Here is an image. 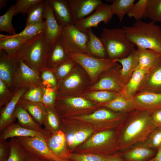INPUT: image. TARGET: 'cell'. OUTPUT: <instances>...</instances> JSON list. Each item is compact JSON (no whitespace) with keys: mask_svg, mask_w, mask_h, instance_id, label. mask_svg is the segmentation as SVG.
I'll list each match as a JSON object with an SVG mask.
<instances>
[{"mask_svg":"<svg viewBox=\"0 0 161 161\" xmlns=\"http://www.w3.org/2000/svg\"><path fill=\"white\" fill-rule=\"evenodd\" d=\"M152 112L137 109L126 114L115 133L117 143L121 152L144 143L157 128L151 118Z\"/></svg>","mask_w":161,"mask_h":161,"instance_id":"obj_1","label":"cell"},{"mask_svg":"<svg viewBox=\"0 0 161 161\" xmlns=\"http://www.w3.org/2000/svg\"><path fill=\"white\" fill-rule=\"evenodd\" d=\"M121 29L128 39L137 47L151 49L161 55V27L155 21L140 20Z\"/></svg>","mask_w":161,"mask_h":161,"instance_id":"obj_2","label":"cell"},{"mask_svg":"<svg viewBox=\"0 0 161 161\" xmlns=\"http://www.w3.org/2000/svg\"><path fill=\"white\" fill-rule=\"evenodd\" d=\"M51 47L46 40L44 31L24 44L17 55L26 65L40 73L47 68L46 62Z\"/></svg>","mask_w":161,"mask_h":161,"instance_id":"obj_3","label":"cell"},{"mask_svg":"<svg viewBox=\"0 0 161 161\" xmlns=\"http://www.w3.org/2000/svg\"><path fill=\"white\" fill-rule=\"evenodd\" d=\"M100 39L105 48L107 58L113 60L125 58L135 49L122 29L103 28Z\"/></svg>","mask_w":161,"mask_h":161,"instance_id":"obj_4","label":"cell"},{"mask_svg":"<svg viewBox=\"0 0 161 161\" xmlns=\"http://www.w3.org/2000/svg\"><path fill=\"white\" fill-rule=\"evenodd\" d=\"M87 74L78 64L65 78L59 81L56 89L59 97L80 96L88 90L91 83Z\"/></svg>","mask_w":161,"mask_h":161,"instance_id":"obj_5","label":"cell"},{"mask_svg":"<svg viewBox=\"0 0 161 161\" xmlns=\"http://www.w3.org/2000/svg\"><path fill=\"white\" fill-rule=\"evenodd\" d=\"M67 54L69 58L83 69L93 84L97 82L102 73L117 64L108 58H100L86 54L73 52Z\"/></svg>","mask_w":161,"mask_h":161,"instance_id":"obj_6","label":"cell"},{"mask_svg":"<svg viewBox=\"0 0 161 161\" xmlns=\"http://www.w3.org/2000/svg\"><path fill=\"white\" fill-rule=\"evenodd\" d=\"M89 39L88 34L81 32L74 24H72L62 27L58 40L67 53L73 52L90 55L86 47Z\"/></svg>","mask_w":161,"mask_h":161,"instance_id":"obj_7","label":"cell"},{"mask_svg":"<svg viewBox=\"0 0 161 161\" xmlns=\"http://www.w3.org/2000/svg\"><path fill=\"white\" fill-rule=\"evenodd\" d=\"M97 106L94 103L81 96H57L54 108L60 117L64 118L69 116L73 109L91 110Z\"/></svg>","mask_w":161,"mask_h":161,"instance_id":"obj_8","label":"cell"},{"mask_svg":"<svg viewBox=\"0 0 161 161\" xmlns=\"http://www.w3.org/2000/svg\"><path fill=\"white\" fill-rule=\"evenodd\" d=\"M121 66L117 64L114 66L103 72L101 77L95 84L91 85L88 90H104L122 92L124 84L120 75Z\"/></svg>","mask_w":161,"mask_h":161,"instance_id":"obj_9","label":"cell"},{"mask_svg":"<svg viewBox=\"0 0 161 161\" xmlns=\"http://www.w3.org/2000/svg\"><path fill=\"white\" fill-rule=\"evenodd\" d=\"M25 150L40 157L50 161L65 160L55 155L48 147L44 138L41 137H16Z\"/></svg>","mask_w":161,"mask_h":161,"instance_id":"obj_10","label":"cell"},{"mask_svg":"<svg viewBox=\"0 0 161 161\" xmlns=\"http://www.w3.org/2000/svg\"><path fill=\"white\" fill-rule=\"evenodd\" d=\"M41 85H42L40 73L30 68L19 58L15 78L14 91Z\"/></svg>","mask_w":161,"mask_h":161,"instance_id":"obj_11","label":"cell"},{"mask_svg":"<svg viewBox=\"0 0 161 161\" xmlns=\"http://www.w3.org/2000/svg\"><path fill=\"white\" fill-rule=\"evenodd\" d=\"M113 14L110 4L103 3L90 16L75 22L74 25L81 32L88 34L89 30L92 27H98V24L103 22L108 23L112 18Z\"/></svg>","mask_w":161,"mask_h":161,"instance_id":"obj_12","label":"cell"},{"mask_svg":"<svg viewBox=\"0 0 161 161\" xmlns=\"http://www.w3.org/2000/svg\"><path fill=\"white\" fill-rule=\"evenodd\" d=\"M126 114L117 113L106 108L100 109L92 113L77 117L81 120L103 123L107 130L118 127Z\"/></svg>","mask_w":161,"mask_h":161,"instance_id":"obj_13","label":"cell"},{"mask_svg":"<svg viewBox=\"0 0 161 161\" xmlns=\"http://www.w3.org/2000/svg\"><path fill=\"white\" fill-rule=\"evenodd\" d=\"M19 57L9 56L3 50H0V79L12 92L14 91L15 76Z\"/></svg>","mask_w":161,"mask_h":161,"instance_id":"obj_14","label":"cell"},{"mask_svg":"<svg viewBox=\"0 0 161 161\" xmlns=\"http://www.w3.org/2000/svg\"><path fill=\"white\" fill-rule=\"evenodd\" d=\"M44 18L45 19V29L44 31L46 40L51 47L58 41L62 26L58 22L48 0H45Z\"/></svg>","mask_w":161,"mask_h":161,"instance_id":"obj_15","label":"cell"},{"mask_svg":"<svg viewBox=\"0 0 161 161\" xmlns=\"http://www.w3.org/2000/svg\"><path fill=\"white\" fill-rule=\"evenodd\" d=\"M50 151L59 158L69 160L71 155L67 149L65 133L61 129L52 134H48L44 138Z\"/></svg>","mask_w":161,"mask_h":161,"instance_id":"obj_16","label":"cell"},{"mask_svg":"<svg viewBox=\"0 0 161 161\" xmlns=\"http://www.w3.org/2000/svg\"><path fill=\"white\" fill-rule=\"evenodd\" d=\"M74 24L91 14L103 3L100 0H67Z\"/></svg>","mask_w":161,"mask_h":161,"instance_id":"obj_17","label":"cell"},{"mask_svg":"<svg viewBox=\"0 0 161 161\" xmlns=\"http://www.w3.org/2000/svg\"><path fill=\"white\" fill-rule=\"evenodd\" d=\"M161 93V55L145 75L139 91Z\"/></svg>","mask_w":161,"mask_h":161,"instance_id":"obj_18","label":"cell"},{"mask_svg":"<svg viewBox=\"0 0 161 161\" xmlns=\"http://www.w3.org/2000/svg\"><path fill=\"white\" fill-rule=\"evenodd\" d=\"M24 88L15 90L11 100L4 106L0 109V132L14 123L13 113L22 95L28 89Z\"/></svg>","mask_w":161,"mask_h":161,"instance_id":"obj_19","label":"cell"},{"mask_svg":"<svg viewBox=\"0 0 161 161\" xmlns=\"http://www.w3.org/2000/svg\"><path fill=\"white\" fill-rule=\"evenodd\" d=\"M157 152L143 143L121 152V154L124 161H148L154 157Z\"/></svg>","mask_w":161,"mask_h":161,"instance_id":"obj_20","label":"cell"},{"mask_svg":"<svg viewBox=\"0 0 161 161\" xmlns=\"http://www.w3.org/2000/svg\"><path fill=\"white\" fill-rule=\"evenodd\" d=\"M137 109L153 112L161 109V93L144 91L134 97Z\"/></svg>","mask_w":161,"mask_h":161,"instance_id":"obj_21","label":"cell"},{"mask_svg":"<svg viewBox=\"0 0 161 161\" xmlns=\"http://www.w3.org/2000/svg\"><path fill=\"white\" fill-rule=\"evenodd\" d=\"M100 105L114 112L125 114L137 109L133 97H127L122 92L113 100Z\"/></svg>","mask_w":161,"mask_h":161,"instance_id":"obj_22","label":"cell"},{"mask_svg":"<svg viewBox=\"0 0 161 161\" xmlns=\"http://www.w3.org/2000/svg\"><path fill=\"white\" fill-rule=\"evenodd\" d=\"M48 134L46 131L42 132L30 130L23 127L18 123H13L0 132V140H5L13 137L36 136L44 138Z\"/></svg>","mask_w":161,"mask_h":161,"instance_id":"obj_23","label":"cell"},{"mask_svg":"<svg viewBox=\"0 0 161 161\" xmlns=\"http://www.w3.org/2000/svg\"><path fill=\"white\" fill-rule=\"evenodd\" d=\"M56 19L63 27L74 24L67 0H48Z\"/></svg>","mask_w":161,"mask_h":161,"instance_id":"obj_24","label":"cell"},{"mask_svg":"<svg viewBox=\"0 0 161 161\" xmlns=\"http://www.w3.org/2000/svg\"><path fill=\"white\" fill-rule=\"evenodd\" d=\"M121 64L120 75L124 85L128 81L132 74L136 69L138 63V55L137 49H135L127 57L113 60Z\"/></svg>","mask_w":161,"mask_h":161,"instance_id":"obj_25","label":"cell"},{"mask_svg":"<svg viewBox=\"0 0 161 161\" xmlns=\"http://www.w3.org/2000/svg\"><path fill=\"white\" fill-rule=\"evenodd\" d=\"M33 37L24 38L0 34V50H4L10 57L16 56L21 47Z\"/></svg>","mask_w":161,"mask_h":161,"instance_id":"obj_26","label":"cell"},{"mask_svg":"<svg viewBox=\"0 0 161 161\" xmlns=\"http://www.w3.org/2000/svg\"><path fill=\"white\" fill-rule=\"evenodd\" d=\"M149 69L135 70L127 82L124 85L123 90L122 92L127 97H133L139 91L143 79Z\"/></svg>","mask_w":161,"mask_h":161,"instance_id":"obj_27","label":"cell"},{"mask_svg":"<svg viewBox=\"0 0 161 161\" xmlns=\"http://www.w3.org/2000/svg\"><path fill=\"white\" fill-rule=\"evenodd\" d=\"M69 58L64 49L58 40L51 47L46 60V68L53 70L58 64Z\"/></svg>","mask_w":161,"mask_h":161,"instance_id":"obj_28","label":"cell"},{"mask_svg":"<svg viewBox=\"0 0 161 161\" xmlns=\"http://www.w3.org/2000/svg\"><path fill=\"white\" fill-rule=\"evenodd\" d=\"M13 116L14 119H17L18 123L25 128L42 132L45 131L26 109L17 105L14 112Z\"/></svg>","mask_w":161,"mask_h":161,"instance_id":"obj_29","label":"cell"},{"mask_svg":"<svg viewBox=\"0 0 161 161\" xmlns=\"http://www.w3.org/2000/svg\"><path fill=\"white\" fill-rule=\"evenodd\" d=\"M17 105L26 109L41 126L43 125L46 113V107L41 102H31L21 98Z\"/></svg>","mask_w":161,"mask_h":161,"instance_id":"obj_30","label":"cell"},{"mask_svg":"<svg viewBox=\"0 0 161 161\" xmlns=\"http://www.w3.org/2000/svg\"><path fill=\"white\" fill-rule=\"evenodd\" d=\"M89 39L86 47L89 53L92 55L101 58H108L105 47L100 38L94 33L91 28L88 31Z\"/></svg>","mask_w":161,"mask_h":161,"instance_id":"obj_31","label":"cell"},{"mask_svg":"<svg viewBox=\"0 0 161 161\" xmlns=\"http://www.w3.org/2000/svg\"><path fill=\"white\" fill-rule=\"evenodd\" d=\"M120 92L104 90L89 91L87 90L80 96L94 103H99L100 105L113 100L120 95Z\"/></svg>","mask_w":161,"mask_h":161,"instance_id":"obj_32","label":"cell"},{"mask_svg":"<svg viewBox=\"0 0 161 161\" xmlns=\"http://www.w3.org/2000/svg\"><path fill=\"white\" fill-rule=\"evenodd\" d=\"M138 63L136 69H149L161 55L149 49L137 47Z\"/></svg>","mask_w":161,"mask_h":161,"instance_id":"obj_33","label":"cell"},{"mask_svg":"<svg viewBox=\"0 0 161 161\" xmlns=\"http://www.w3.org/2000/svg\"><path fill=\"white\" fill-rule=\"evenodd\" d=\"M60 116L54 108L46 107V113L43 125L47 132L52 134L60 130Z\"/></svg>","mask_w":161,"mask_h":161,"instance_id":"obj_34","label":"cell"},{"mask_svg":"<svg viewBox=\"0 0 161 161\" xmlns=\"http://www.w3.org/2000/svg\"><path fill=\"white\" fill-rule=\"evenodd\" d=\"M112 2L110 7L113 14L116 15L120 23L122 22L125 16L130 12L134 4L135 0H109Z\"/></svg>","mask_w":161,"mask_h":161,"instance_id":"obj_35","label":"cell"},{"mask_svg":"<svg viewBox=\"0 0 161 161\" xmlns=\"http://www.w3.org/2000/svg\"><path fill=\"white\" fill-rule=\"evenodd\" d=\"M45 5V0H41L34 4L27 13L25 27L42 22Z\"/></svg>","mask_w":161,"mask_h":161,"instance_id":"obj_36","label":"cell"},{"mask_svg":"<svg viewBox=\"0 0 161 161\" xmlns=\"http://www.w3.org/2000/svg\"><path fill=\"white\" fill-rule=\"evenodd\" d=\"M16 13L14 5L10 6L6 12L0 17V31L5 32L10 35L16 34L15 29L12 24V19Z\"/></svg>","mask_w":161,"mask_h":161,"instance_id":"obj_37","label":"cell"},{"mask_svg":"<svg viewBox=\"0 0 161 161\" xmlns=\"http://www.w3.org/2000/svg\"><path fill=\"white\" fill-rule=\"evenodd\" d=\"M9 142L10 151L7 161H24L26 157V151L16 138H11Z\"/></svg>","mask_w":161,"mask_h":161,"instance_id":"obj_38","label":"cell"},{"mask_svg":"<svg viewBox=\"0 0 161 161\" xmlns=\"http://www.w3.org/2000/svg\"><path fill=\"white\" fill-rule=\"evenodd\" d=\"M45 27V21H43L41 23L25 27L22 31L15 35H10L24 38H32L44 31Z\"/></svg>","mask_w":161,"mask_h":161,"instance_id":"obj_39","label":"cell"},{"mask_svg":"<svg viewBox=\"0 0 161 161\" xmlns=\"http://www.w3.org/2000/svg\"><path fill=\"white\" fill-rule=\"evenodd\" d=\"M77 64L70 58L57 65L53 69L58 82L66 77Z\"/></svg>","mask_w":161,"mask_h":161,"instance_id":"obj_40","label":"cell"},{"mask_svg":"<svg viewBox=\"0 0 161 161\" xmlns=\"http://www.w3.org/2000/svg\"><path fill=\"white\" fill-rule=\"evenodd\" d=\"M161 18V0H148L144 18H148L155 22Z\"/></svg>","mask_w":161,"mask_h":161,"instance_id":"obj_41","label":"cell"},{"mask_svg":"<svg viewBox=\"0 0 161 161\" xmlns=\"http://www.w3.org/2000/svg\"><path fill=\"white\" fill-rule=\"evenodd\" d=\"M40 76L44 88L57 89L58 80L54 70L46 68L40 73Z\"/></svg>","mask_w":161,"mask_h":161,"instance_id":"obj_42","label":"cell"},{"mask_svg":"<svg viewBox=\"0 0 161 161\" xmlns=\"http://www.w3.org/2000/svg\"><path fill=\"white\" fill-rule=\"evenodd\" d=\"M44 87L39 85L28 89L22 95L21 99L34 102H42Z\"/></svg>","mask_w":161,"mask_h":161,"instance_id":"obj_43","label":"cell"},{"mask_svg":"<svg viewBox=\"0 0 161 161\" xmlns=\"http://www.w3.org/2000/svg\"><path fill=\"white\" fill-rule=\"evenodd\" d=\"M148 0H139L134 4L131 9L127 14L128 17H133L136 21L144 18L145 14Z\"/></svg>","mask_w":161,"mask_h":161,"instance_id":"obj_44","label":"cell"},{"mask_svg":"<svg viewBox=\"0 0 161 161\" xmlns=\"http://www.w3.org/2000/svg\"><path fill=\"white\" fill-rule=\"evenodd\" d=\"M92 132L91 129H84L76 132L73 135L68 134L66 137V142L70 146H76L84 141Z\"/></svg>","mask_w":161,"mask_h":161,"instance_id":"obj_45","label":"cell"},{"mask_svg":"<svg viewBox=\"0 0 161 161\" xmlns=\"http://www.w3.org/2000/svg\"><path fill=\"white\" fill-rule=\"evenodd\" d=\"M107 156L91 153H71L72 161H106Z\"/></svg>","mask_w":161,"mask_h":161,"instance_id":"obj_46","label":"cell"},{"mask_svg":"<svg viewBox=\"0 0 161 161\" xmlns=\"http://www.w3.org/2000/svg\"><path fill=\"white\" fill-rule=\"evenodd\" d=\"M143 143L149 148L157 151L161 146V127H157Z\"/></svg>","mask_w":161,"mask_h":161,"instance_id":"obj_47","label":"cell"},{"mask_svg":"<svg viewBox=\"0 0 161 161\" xmlns=\"http://www.w3.org/2000/svg\"><path fill=\"white\" fill-rule=\"evenodd\" d=\"M57 96L56 89L44 88L41 103L46 107L54 108Z\"/></svg>","mask_w":161,"mask_h":161,"instance_id":"obj_48","label":"cell"},{"mask_svg":"<svg viewBox=\"0 0 161 161\" xmlns=\"http://www.w3.org/2000/svg\"><path fill=\"white\" fill-rule=\"evenodd\" d=\"M13 93L7 84L0 79V108L7 105L12 99Z\"/></svg>","mask_w":161,"mask_h":161,"instance_id":"obj_49","label":"cell"},{"mask_svg":"<svg viewBox=\"0 0 161 161\" xmlns=\"http://www.w3.org/2000/svg\"><path fill=\"white\" fill-rule=\"evenodd\" d=\"M41 0H17L14 4L16 13L15 15L19 13H27L30 9Z\"/></svg>","mask_w":161,"mask_h":161,"instance_id":"obj_50","label":"cell"},{"mask_svg":"<svg viewBox=\"0 0 161 161\" xmlns=\"http://www.w3.org/2000/svg\"><path fill=\"white\" fill-rule=\"evenodd\" d=\"M10 151L9 142L6 140H0V161H7Z\"/></svg>","mask_w":161,"mask_h":161,"instance_id":"obj_51","label":"cell"},{"mask_svg":"<svg viewBox=\"0 0 161 161\" xmlns=\"http://www.w3.org/2000/svg\"><path fill=\"white\" fill-rule=\"evenodd\" d=\"M151 117L156 127H161V109L153 111L151 114Z\"/></svg>","mask_w":161,"mask_h":161,"instance_id":"obj_52","label":"cell"},{"mask_svg":"<svg viewBox=\"0 0 161 161\" xmlns=\"http://www.w3.org/2000/svg\"><path fill=\"white\" fill-rule=\"evenodd\" d=\"M24 161H50L42 158L30 152L26 151V157Z\"/></svg>","mask_w":161,"mask_h":161,"instance_id":"obj_53","label":"cell"},{"mask_svg":"<svg viewBox=\"0 0 161 161\" xmlns=\"http://www.w3.org/2000/svg\"><path fill=\"white\" fill-rule=\"evenodd\" d=\"M106 161H124L121 153H117L113 155L107 156Z\"/></svg>","mask_w":161,"mask_h":161,"instance_id":"obj_54","label":"cell"},{"mask_svg":"<svg viewBox=\"0 0 161 161\" xmlns=\"http://www.w3.org/2000/svg\"><path fill=\"white\" fill-rule=\"evenodd\" d=\"M154 158L155 161H161V146L157 149Z\"/></svg>","mask_w":161,"mask_h":161,"instance_id":"obj_55","label":"cell"},{"mask_svg":"<svg viewBox=\"0 0 161 161\" xmlns=\"http://www.w3.org/2000/svg\"><path fill=\"white\" fill-rule=\"evenodd\" d=\"M8 0H0V8L2 9L3 7H5L7 2Z\"/></svg>","mask_w":161,"mask_h":161,"instance_id":"obj_56","label":"cell"},{"mask_svg":"<svg viewBox=\"0 0 161 161\" xmlns=\"http://www.w3.org/2000/svg\"><path fill=\"white\" fill-rule=\"evenodd\" d=\"M148 161H155L154 157Z\"/></svg>","mask_w":161,"mask_h":161,"instance_id":"obj_57","label":"cell"},{"mask_svg":"<svg viewBox=\"0 0 161 161\" xmlns=\"http://www.w3.org/2000/svg\"><path fill=\"white\" fill-rule=\"evenodd\" d=\"M156 21H158L161 22V18L158 19Z\"/></svg>","mask_w":161,"mask_h":161,"instance_id":"obj_58","label":"cell"}]
</instances>
